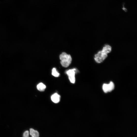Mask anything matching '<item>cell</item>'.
<instances>
[{
    "label": "cell",
    "mask_w": 137,
    "mask_h": 137,
    "mask_svg": "<svg viewBox=\"0 0 137 137\" xmlns=\"http://www.w3.org/2000/svg\"><path fill=\"white\" fill-rule=\"evenodd\" d=\"M111 47L108 45H105L101 50L99 51L94 56V60L98 63L104 61L107 56L108 54L111 50Z\"/></svg>",
    "instance_id": "obj_1"
},
{
    "label": "cell",
    "mask_w": 137,
    "mask_h": 137,
    "mask_svg": "<svg viewBox=\"0 0 137 137\" xmlns=\"http://www.w3.org/2000/svg\"><path fill=\"white\" fill-rule=\"evenodd\" d=\"M59 57L61 64L63 67H67L71 62L72 58L71 56L63 52L61 53Z\"/></svg>",
    "instance_id": "obj_2"
},
{
    "label": "cell",
    "mask_w": 137,
    "mask_h": 137,
    "mask_svg": "<svg viewBox=\"0 0 137 137\" xmlns=\"http://www.w3.org/2000/svg\"><path fill=\"white\" fill-rule=\"evenodd\" d=\"M23 137H39V133L37 131L31 128L29 131L27 130L24 132Z\"/></svg>",
    "instance_id": "obj_3"
},
{
    "label": "cell",
    "mask_w": 137,
    "mask_h": 137,
    "mask_svg": "<svg viewBox=\"0 0 137 137\" xmlns=\"http://www.w3.org/2000/svg\"><path fill=\"white\" fill-rule=\"evenodd\" d=\"M76 71V69L73 68L69 70L66 71V73L68 76V79L72 83H75V76Z\"/></svg>",
    "instance_id": "obj_4"
},
{
    "label": "cell",
    "mask_w": 137,
    "mask_h": 137,
    "mask_svg": "<svg viewBox=\"0 0 137 137\" xmlns=\"http://www.w3.org/2000/svg\"><path fill=\"white\" fill-rule=\"evenodd\" d=\"M114 88V85L113 83L111 81L109 84H104L102 86V89L105 93L110 92Z\"/></svg>",
    "instance_id": "obj_5"
},
{
    "label": "cell",
    "mask_w": 137,
    "mask_h": 137,
    "mask_svg": "<svg viewBox=\"0 0 137 137\" xmlns=\"http://www.w3.org/2000/svg\"><path fill=\"white\" fill-rule=\"evenodd\" d=\"M51 98L53 102L55 103H57L60 101V96L57 93H55L52 95Z\"/></svg>",
    "instance_id": "obj_6"
},
{
    "label": "cell",
    "mask_w": 137,
    "mask_h": 137,
    "mask_svg": "<svg viewBox=\"0 0 137 137\" xmlns=\"http://www.w3.org/2000/svg\"><path fill=\"white\" fill-rule=\"evenodd\" d=\"M38 90L40 91H43L45 90L46 86L43 83L41 82L39 83L37 86Z\"/></svg>",
    "instance_id": "obj_7"
},
{
    "label": "cell",
    "mask_w": 137,
    "mask_h": 137,
    "mask_svg": "<svg viewBox=\"0 0 137 137\" xmlns=\"http://www.w3.org/2000/svg\"><path fill=\"white\" fill-rule=\"evenodd\" d=\"M52 75L55 77H58L60 75L59 73L57 71L56 69L54 68L52 70Z\"/></svg>",
    "instance_id": "obj_8"
}]
</instances>
